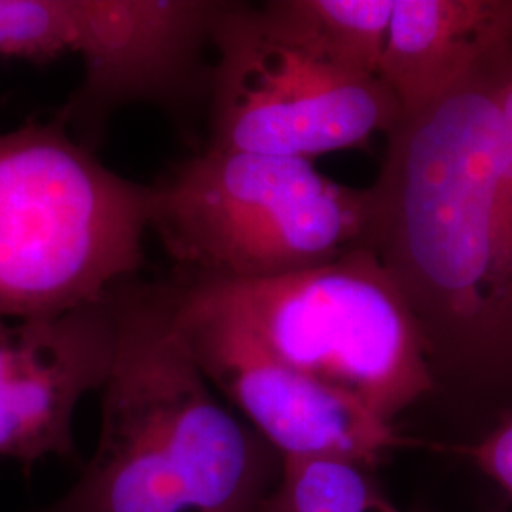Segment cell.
Wrapping results in <instances>:
<instances>
[{
  "label": "cell",
  "instance_id": "obj_1",
  "mask_svg": "<svg viewBox=\"0 0 512 512\" xmlns=\"http://www.w3.org/2000/svg\"><path fill=\"white\" fill-rule=\"evenodd\" d=\"M505 46L440 99L403 116L366 188L361 245L401 287L431 359L440 342L467 353L512 346L497 175Z\"/></svg>",
  "mask_w": 512,
  "mask_h": 512
},
{
  "label": "cell",
  "instance_id": "obj_2",
  "mask_svg": "<svg viewBox=\"0 0 512 512\" xmlns=\"http://www.w3.org/2000/svg\"><path fill=\"white\" fill-rule=\"evenodd\" d=\"M118 342L97 446L78 480L35 512H258L281 458L207 382L171 287L114 289Z\"/></svg>",
  "mask_w": 512,
  "mask_h": 512
},
{
  "label": "cell",
  "instance_id": "obj_3",
  "mask_svg": "<svg viewBox=\"0 0 512 512\" xmlns=\"http://www.w3.org/2000/svg\"><path fill=\"white\" fill-rule=\"evenodd\" d=\"M148 186L57 120L0 135V317L109 296L145 262Z\"/></svg>",
  "mask_w": 512,
  "mask_h": 512
},
{
  "label": "cell",
  "instance_id": "obj_4",
  "mask_svg": "<svg viewBox=\"0 0 512 512\" xmlns=\"http://www.w3.org/2000/svg\"><path fill=\"white\" fill-rule=\"evenodd\" d=\"M366 222L368 190L302 158L205 145L148 186V232L188 281L311 270L361 245Z\"/></svg>",
  "mask_w": 512,
  "mask_h": 512
},
{
  "label": "cell",
  "instance_id": "obj_5",
  "mask_svg": "<svg viewBox=\"0 0 512 512\" xmlns=\"http://www.w3.org/2000/svg\"><path fill=\"white\" fill-rule=\"evenodd\" d=\"M279 361L393 423L435 380L420 323L365 245L323 266L262 281H188Z\"/></svg>",
  "mask_w": 512,
  "mask_h": 512
},
{
  "label": "cell",
  "instance_id": "obj_6",
  "mask_svg": "<svg viewBox=\"0 0 512 512\" xmlns=\"http://www.w3.org/2000/svg\"><path fill=\"white\" fill-rule=\"evenodd\" d=\"M226 0H0V59L76 55L82 82L55 120L84 145L133 105L186 112L209 97Z\"/></svg>",
  "mask_w": 512,
  "mask_h": 512
},
{
  "label": "cell",
  "instance_id": "obj_7",
  "mask_svg": "<svg viewBox=\"0 0 512 512\" xmlns=\"http://www.w3.org/2000/svg\"><path fill=\"white\" fill-rule=\"evenodd\" d=\"M207 147L311 160L365 147L403 120L380 76L349 73L266 37L247 2L215 33Z\"/></svg>",
  "mask_w": 512,
  "mask_h": 512
},
{
  "label": "cell",
  "instance_id": "obj_8",
  "mask_svg": "<svg viewBox=\"0 0 512 512\" xmlns=\"http://www.w3.org/2000/svg\"><path fill=\"white\" fill-rule=\"evenodd\" d=\"M169 287L203 376L279 458H344L372 467L401 442L393 423L279 361L238 317L194 287Z\"/></svg>",
  "mask_w": 512,
  "mask_h": 512
},
{
  "label": "cell",
  "instance_id": "obj_9",
  "mask_svg": "<svg viewBox=\"0 0 512 512\" xmlns=\"http://www.w3.org/2000/svg\"><path fill=\"white\" fill-rule=\"evenodd\" d=\"M112 293L48 315L0 317V458L25 471L46 458H78L74 414L101 393L114 363Z\"/></svg>",
  "mask_w": 512,
  "mask_h": 512
},
{
  "label": "cell",
  "instance_id": "obj_10",
  "mask_svg": "<svg viewBox=\"0 0 512 512\" xmlns=\"http://www.w3.org/2000/svg\"><path fill=\"white\" fill-rule=\"evenodd\" d=\"M512 38V0H395L378 76L403 114L431 105Z\"/></svg>",
  "mask_w": 512,
  "mask_h": 512
},
{
  "label": "cell",
  "instance_id": "obj_11",
  "mask_svg": "<svg viewBox=\"0 0 512 512\" xmlns=\"http://www.w3.org/2000/svg\"><path fill=\"white\" fill-rule=\"evenodd\" d=\"M395 0H270L253 6L266 37L349 73L378 76Z\"/></svg>",
  "mask_w": 512,
  "mask_h": 512
},
{
  "label": "cell",
  "instance_id": "obj_12",
  "mask_svg": "<svg viewBox=\"0 0 512 512\" xmlns=\"http://www.w3.org/2000/svg\"><path fill=\"white\" fill-rule=\"evenodd\" d=\"M370 469L353 459H281L277 482L258 512H401Z\"/></svg>",
  "mask_w": 512,
  "mask_h": 512
},
{
  "label": "cell",
  "instance_id": "obj_13",
  "mask_svg": "<svg viewBox=\"0 0 512 512\" xmlns=\"http://www.w3.org/2000/svg\"><path fill=\"white\" fill-rule=\"evenodd\" d=\"M499 224L505 262L512 281V38L503 52L501 92H499Z\"/></svg>",
  "mask_w": 512,
  "mask_h": 512
},
{
  "label": "cell",
  "instance_id": "obj_14",
  "mask_svg": "<svg viewBox=\"0 0 512 512\" xmlns=\"http://www.w3.org/2000/svg\"><path fill=\"white\" fill-rule=\"evenodd\" d=\"M478 467L512 497V420L473 448Z\"/></svg>",
  "mask_w": 512,
  "mask_h": 512
}]
</instances>
